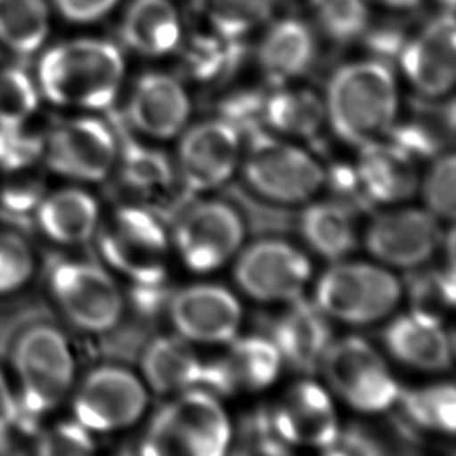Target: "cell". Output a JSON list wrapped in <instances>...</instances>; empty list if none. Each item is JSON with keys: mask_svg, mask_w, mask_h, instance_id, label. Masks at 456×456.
<instances>
[{"mask_svg": "<svg viewBox=\"0 0 456 456\" xmlns=\"http://www.w3.org/2000/svg\"><path fill=\"white\" fill-rule=\"evenodd\" d=\"M125 72L118 45L100 37H78L44 52L37 61V85L53 105L102 111L114 105Z\"/></svg>", "mask_w": 456, "mask_h": 456, "instance_id": "1", "label": "cell"}, {"mask_svg": "<svg viewBox=\"0 0 456 456\" xmlns=\"http://www.w3.org/2000/svg\"><path fill=\"white\" fill-rule=\"evenodd\" d=\"M326 118L335 134L362 147L385 139L399 114V89L387 61L347 62L327 83Z\"/></svg>", "mask_w": 456, "mask_h": 456, "instance_id": "2", "label": "cell"}, {"mask_svg": "<svg viewBox=\"0 0 456 456\" xmlns=\"http://www.w3.org/2000/svg\"><path fill=\"white\" fill-rule=\"evenodd\" d=\"M232 427L216 395L193 388L175 395L150 422L141 443L143 455L220 456L231 443Z\"/></svg>", "mask_w": 456, "mask_h": 456, "instance_id": "3", "label": "cell"}, {"mask_svg": "<svg viewBox=\"0 0 456 456\" xmlns=\"http://www.w3.org/2000/svg\"><path fill=\"white\" fill-rule=\"evenodd\" d=\"M12 363L20 383L19 405L35 418L58 407L74 383V357L55 327H31L22 333Z\"/></svg>", "mask_w": 456, "mask_h": 456, "instance_id": "4", "label": "cell"}, {"mask_svg": "<svg viewBox=\"0 0 456 456\" xmlns=\"http://www.w3.org/2000/svg\"><path fill=\"white\" fill-rule=\"evenodd\" d=\"M314 295V304L329 318L362 326L391 314L401 299L402 287L380 266L341 262L321 276Z\"/></svg>", "mask_w": 456, "mask_h": 456, "instance_id": "5", "label": "cell"}, {"mask_svg": "<svg viewBox=\"0 0 456 456\" xmlns=\"http://www.w3.org/2000/svg\"><path fill=\"white\" fill-rule=\"evenodd\" d=\"M100 249L134 284L164 282L168 237L162 220L150 208H118L100 229Z\"/></svg>", "mask_w": 456, "mask_h": 456, "instance_id": "6", "label": "cell"}, {"mask_svg": "<svg viewBox=\"0 0 456 456\" xmlns=\"http://www.w3.org/2000/svg\"><path fill=\"white\" fill-rule=\"evenodd\" d=\"M243 167L254 191L276 203H304L326 184V172L314 156L260 130L251 131Z\"/></svg>", "mask_w": 456, "mask_h": 456, "instance_id": "7", "label": "cell"}, {"mask_svg": "<svg viewBox=\"0 0 456 456\" xmlns=\"http://www.w3.org/2000/svg\"><path fill=\"white\" fill-rule=\"evenodd\" d=\"M320 370L329 387L363 413H382L395 405L401 393L380 354L358 337L333 341Z\"/></svg>", "mask_w": 456, "mask_h": 456, "instance_id": "8", "label": "cell"}, {"mask_svg": "<svg viewBox=\"0 0 456 456\" xmlns=\"http://www.w3.org/2000/svg\"><path fill=\"white\" fill-rule=\"evenodd\" d=\"M50 290L64 314L86 332H108L124 314V297L114 279L87 260H61L52 266Z\"/></svg>", "mask_w": 456, "mask_h": 456, "instance_id": "9", "label": "cell"}, {"mask_svg": "<svg viewBox=\"0 0 456 456\" xmlns=\"http://www.w3.org/2000/svg\"><path fill=\"white\" fill-rule=\"evenodd\" d=\"M44 158L61 176L95 183L105 179L118 160V137L100 118H69L45 136Z\"/></svg>", "mask_w": 456, "mask_h": 456, "instance_id": "10", "label": "cell"}, {"mask_svg": "<svg viewBox=\"0 0 456 456\" xmlns=\"http://www.w3.org/2000/svg\"><path fill=\"white\" fill-rule=\"evenodd\" d=\"M147 391L133 372L103 366L87 374L74 397L75 420L91 433L118 432L145 411Z\"/></svg>", "mask_w": 456, "mask_h": 456, "instance_id": "11", "label": "cell"}, {"mask_svg": "<svg viewBox=\"0 0 456 456\" xmlns=\"http://www.w3.org/2000/svg\"><path fill=\"white\" fill-rule=\"evenodd\" d=\"M245 235L240 214L223 201H206L185 210L175 228V245L191 272L209 273L234 256Z\"/></svg>", "mask_w": 456, "mask_h": 456, "instance_id": "12", "label": "cell"}, {"mask_svg": "<svg viewBox=\"0 0 456 456\" xmlns=\"http://www.w3.org/2000/svg\"><path fill=\"white\" fill-rule=\"evenodd\" d=\"M234 276L254 299L290 303L303 295L312 278V264L303 251L285 241L260 240L240 254Z\"/></svg>", "mask_w": 456, "mask_h": 456, "instance_id": "13", "label": "cell"}, {"mask_svg": "<svg viewBox=\"0 0 456 456\" xmlns=\"http://www.w3.org/2000/svg\"><path fill=\"white\" fill-rule=\"evenodd\" d=\"M455 14L443 10L402 45L397 61L422 97L441 99L455 85Z\"/></svg>", "mask_w": 456, "mask_h": 456, "instance_id": "14", "label": "cell"}, {"mask_svg": "<svg viewBox=\"0 0 456 456\" xmlns=\"http://www.w3.org/2000/svg\"><path fill=\"white\" fill-rule=\"evenodd\" d=\"M241 156L240 131L224 118L191 126L178 150V170L191 191H206L224 184Z\"/></svg>", "mask_w": 456, "mask_h": 456, "instance_id": "15", "label": "cell"}, {"mask_svg": "<svg viewBox=\"0 0 456 456\" xmlns=\"http://www.w3.org/2000/svg\"><path fill=\"white\" fill-rule=\"evenodd\" d=\"M441 243L439 220L428 210H389L377 216L364 235L368 251L383 264L397 268L422 265Z\"/></svg>", "mask_w": 456, "mask_h": 456, "instance_id": "16", "label": "cell"}, {"mask_svg": "<svg viewBox=\"0 0 456 456\" xmlns=\"http://www.w3.org/2000/svg\"><path fill=\"white\" fill-rule=\"evenodd\" d=\"M168 320L187 341L220 345L235 338L241 322L237 297L224 287L191 285L170 297Z\"/></svg>", "mask_w": 456, "mask_h": 456, "instance_id": "17", "label": "cell"}, {"mask_svg": "<svg viewBox=\"0 0 456 456\" xmlns=\"http://www.w3.org/2000/svg\"><path fill=\"white\" fill-rule=\"evenodd\" d=\"M268 413L279 438L289 447L326 451L338 433L332 399L310 380L291 385Z\"/></svg>", "mask_w": 456, "mask_h": 456, "instance_id": "18", "label": "cell"}, {"mask_svg": "<svg viewBox=\"0 0 456 456\" xmlns=\"http://www.w3.org/2000/svg\"><path fill=\"white\" fill-rule=\"evenodd\" d=\"M229 343L220 357L204 363L200 388L212 395H243L266 388L278 379L282 358L272 339L245 337Z\"/></svg>", "mask_w": 456, "mask_h": 456, "instance_id": "19", "label": "cell"}, {"mask_svg": "<svg viewBox=\"0 0 456 456\" xmlns=\"http://www.w3.org/2000/svg\"><path fill=\"white\" fill-rule=\"evenodd\" d=\"M126 116L130 124L154 139H172L184 130L191 99L183 83L170 74L147 72L133 87Z\"/></svg>", "mask_w": 456, "mask_h": 456, "instance_id": "20", "label": "cell"}, {"mask_svg": "<svg viewBox=\"0 0 456 456\" xmlns=\"http://www.w3.org/2000/svg\"><path fill=\"white\" fill-rule=\"evenodd\" d=\"M276 321L272 341L278 347L282 363L293 370L314 374L333 343L332 327L314 303L297 297Z\"/></svg>", "mask_w": 456, "mask_h": 456, "instance_id": "21", "label": "cell"}, {"mask_svg": "<svg viewBox=\"0 0 456 456\" xmlns=\"http://www.w3.org/2000/svg\"><path fill=\"white\" fill-rule=\"evenodd\" d=\"M385 345L401 363L420 370H445L453 360V338L443 321L410 312L383 333Z\"/></svg>", "mask_w": 456, "mask_h": 456, "instance_id": "22", "label": "cell"}, {"mask_svg": "<svg viewBox=\"0 0 456 456\" xmlns=\"http://www.w3.org/2000/svg\"><path fill=\"white\" fill-rule=\"evenodd\" d=\"M355 170L374 203H402L419 184L414 158L389 139L362 145Z\"/></svg>", "mask_w": 456, "mask_h": 456, "instance_id": "23", "label": "cell"}, {"mask_svg": "<svg viewBox=\"0 0 456 456\" xmlns=\"http://www.w3.org/2000/svg\"><path fill=\"white\" fill-rule=\"evenodd\" d=\"M424 99L413 102L405 118H395L387 137L414 159H435L447 153L455 139V103Z\"/></svg>", "mask_w": 456, "mask_h": 456, "instance_id": "24", "label": "cell"}, {"mask_svg": "<svg viewBox=\"0 0 456 456\" xmlns=\"http://www.w3.org/2000/svg\"><path fill=\"white\" fill-rule=\"evenodd\" d=\"M125 45L145 58H162L179 49L183 24L172 0H131L120 24Z\"/></svg>", "mask_w": 456, "mask_h": 456, "instance_id": "25", "label": "cell"}, {"mask_svg": "<svg viewBox=\"0 0 456 456\" xmlns=\"http://www.w3.org/2000/svg\"><path fill=\"white\" fill-rule=\"evenodd\" d=\"M314 31L297 16L276 20L259 45V66L273 86L290 85L307 72L314 60Z\"/></svg>", "mask_w": 456, "mask_h": 456, "instance_id": "26", "label": "cell"}, {"mask_svg": "<svg viewBox=\"0 0 456 456\" xmlns=\"http://www.w3.org/2000/svg\"><path fill=\"white\" fill-rule=\"evenodd\" d=\"M143 377L159 395H179L200 388L204 363L181 335H156L141 355Z\"/></svg>", "mask_w": 456, "mask_h": 456, "instance_id": "27", "label": "cell"}, {"mask_svg": "<svg viewBox=\"0 0 456 456\" xmlns=\"http://www.w3.org/2000/svg\"><path fill=\"white\" fill-rule=\"evenodd\" d=\"M100 209L95 198L81 189H62L43 197L37 223L50 240L60 245H83L99 231Z\"/></svg>", "mask_w": 456, "mask_h": 456, "instance_id": "28", "label": "cell"}, {"mask_svg": "<svg viewBox=\"0 0 456 456\" xmlns=\"http://www.w3.org/2000/svg\"><path fill=\"white\" fill-rule=\"evenodd\" d=\"M178 50L185 77L201 85L228 80L240 69L247 53L241 37H224L210 28L183 39Z\"/></svg>", "mask_w": 456, "mask_h": 456, "instance_id": "29", "label": "cell"}, {"mask_svg": "<svg viewBox=\"0 0 456 456\" xmlns=\"http://www.w3.org/2000/svg\"><path fill=\"white\" fill-rule=\"evenodd\" d=\"M326 120V106L316 94L291 87L274 86L262 95L260 124L285 136L312 137Z\"/></svg>", "mask_w": 456, "mask_h": 456, "instance_id": "30", "label": "cell"}, {"mask_svg": "<svg viewBox=\"0 0 456 456\" xmlns=\"http://www.w3.org/2000/svg\"><path fill=\"white\" fill-rule=\"evenodd\" d=\"M299 232L308 247L324 259H343L357 245L354 216L333 201L312 204L304 209L299 216Z\"/></svg>", "mask_w": 456, "mask_h": 456, "instance_id": "31", "label": "cell"}, {"mask_svg": "<svg viewBox=\"0 0 456 456\" xmlns=\"http://www.w3.org/2000/svg\"><path fill=\"white\" fill-rule=\"evenodd\" d=\"M45 0H0V44L19 56H31L49 37Z\"/></svg>", "mask_w": 456, "mask_h": 456, "instance_id": "32", "label": "cell"}, {"mask_svg": "<svg viewBox=\"0 0 456 456\" xmlns=\"http://www.w3.org/2000/svg\"><path fill=\"white\" fill-rule=\"evenodd\" d=\"M405 419L427 432L453 435L456 393L452 383H436L422 388L401 389L397 402Z\"/></svg>", "mask_w": 456, "mask_h": 456, "instance_id": "33", "label": "cell"}, {"mask_svg": "<svg viewBox=\"0 0 456 456\" xmlns=\"http://www.w3.org/2000/svg\"><path fill=\"white\" fill-rule=\"evenodd\" d=\"M191 6L210 30L245 39L272 19L274 0H191Z\"/></svg>", "mask_w": 456, "mask_h": 456, "instance_id": "34", "label": "cell"}, {"mask_svg": "<svg viewBox=\"0 0 456 456\" xmlns=\"http://www.w3.org/2000/svg\"><path fill=\"white\" fill-rule=\"evenodd\" d=\"M122 156V175L125 183L145 193H159L175 181V170L166 154L158 150L147 149L141 143L124 142Z\"/></svg>", "mask_w": 456, "mask_h": 456, "instance_id": "35", "label": "cell"}, {"mask_svg": "<svg viewBox=\"0 0 456 456\" xmlns=\"http://www.w3.org/2000/svg\"><path fill=\"white\" fill-rule=\"evenodd\" d=\"M411 312L443 321L455 307V268L439 266L428 272L414 273L408 281Z\"/></svg>", "mask_w": 456, "mask_h": 456, "instance_id": "36", "label": "cell"}, {"mask_svg": "<svg viewBox=\"0 0 456 456\" xmlns=\"http://www.w3.org/2000/svg\"><path fill=\"white\" fill-rule=\"evenodd\" d=\"M37 80L19 66L0 68V126H22L37 111Z\"/></svg>", "mask_w": 456, "mask_h": 456, "instance_id": "37", "label": "cell"}, {"mask_svg": "<svg viewBox=\"0 0 456 456\" xmlns=\"http://www.w3.org/2000/svg\"><path fill=\"white\" fill-rule=\"evenodd\" d=\"M368 2L370 0H321L314 16L332 41L352 43L370 30Z\"/></svg>", "mask_w": 456, "mask_h": 456, "instance_id": "38", "label": "cell"}, {"mask_svg": "<svg viewBox=\"0 0 456 456\" xmlns=\"http://www.w3.org/2000/svg\"><path fill=\"white\" fill-rule=\"evenodd\" d=\"M455 156L444 153L435 158L424 179V201L427 210L438 220L455 218Z\"/></svg>", "mask_w": 456, "mask_h": 456, "instance_id": "39", "label": "cell"}, {"mask_svg": "<svg viewBox=\"0 0 456 456\" xmlns=\"http://www.w3.org/2000/svg\"><path fill=\"white\" fill-rule=\"evenodd\" d=\"M231 444H235L234 453L247 455H282L290 452L274 430L268 410H259L243 418L235 436L231 435L229 447Z\"/></svg>", "mask_w": 456, "mask_h": 456, "instance_id": "40", "label": "cell"}, {"mask_svg": "<svg viewBox=\"0 0 456 456\" xmlns=\"http://www.w3.org/2000/svg\"><path fill=\"white\" fill-rule=\"evenodd\" d=\"M35 259L27 241L12 232L0 234V295L22 289L33 274Z\"/></svg>", "mask_w": 456, "mask_h": 456, "instance_id": "41", "label": "cell"}, {"mask_svg": "<svg viewBox=\"0 0 456 456\" xmlns=\"http://www.w3.org/2000/svg\"><path fill=\"white\" fill-rule=\"evenodd\" d=\"M22 126H0V168L24 170L44 154L45 137L35 136Z\"/></svg>", "mask_w": 456, "mask_h": 456, "instance_id": "42", "label": "cell"}, {"mask_svg": "<svg viewBox=\"0 0 456 456\" xmlns=\"http://www.w3.org/2000/svg\"><path fill=\"white\" fill-rule=\"evenodd\" d=\"M94 451L91 432L77 420L60 424L53 430L39 435L37 453L43 455H86Z\"/></svg>", "mask_w": 456, "mask_h": 456, "instance_id": "43", "label": "cell"}, {"mask_svg": "<svg viewBox=\"0 0 456 456\" xmlns=\"http://www.w3.org/2000/svg\"><path fill=\"white\" fill-rule=\"evenodd\" d=\"M62 18L74 24H91L105 18L118 0H53Z\"/></svg>", "mask_w": 456, "mask_h": 456, "instance_id": "44", "label": "cell"}, {"mask_svg": "<svg viewBox=\"0 0 456 456\" xmlns=\"http://www.w3.org/2000/svg\"><path fill=\"white\" fill-rule=\"evenodd\" d=\"M20 413L18 399L12 395L5 377L0 372V432L12 424Z\"/></svg>", "mask_w": 456, "mask_h": 456, "instance_id": "45", "label": "cell"}, {"mask_svg": "<svg viewBox=\"0 0 456 456\" xmlns=\"http://www.w3.org/2000/svg\"><path fill=\"white\" fill-rule=\"evenodd\" d=\"M321 0H274V5L282 6L290 16L301 18L304 14H314Z\"/></svg>", "mask_w": 456, "mask_h": 456, "instance_id": "46", "label": "cell"}, {"mask_svg": "<svg viewBox=\"0 0 456 456\" xmlns=\"http://www.w3.org/2000/svg\"><path fill=\"white\" fill-rule=\"evenodd\" d=\"M370 2H376L393 10H413L422 5L424 0H370Z\"/></svg>", "mask_w": 456, "mask_h": 456, "instance_id": "47", "label": "cell"}, {"mask_svg": "<svg viewBox=\"0 0 456 456\" xmlns=\"http://www.w3.org/2000/svg\"><path fill=\"white\" fill-rule=\"evenodd\" d=\"M438 2L447 12H453L455 10V0H438Z\"/></svg>", "mask_w": 456, "mask_h": 456, "instance_id": "48", "label": "cell"}]
</instances>
